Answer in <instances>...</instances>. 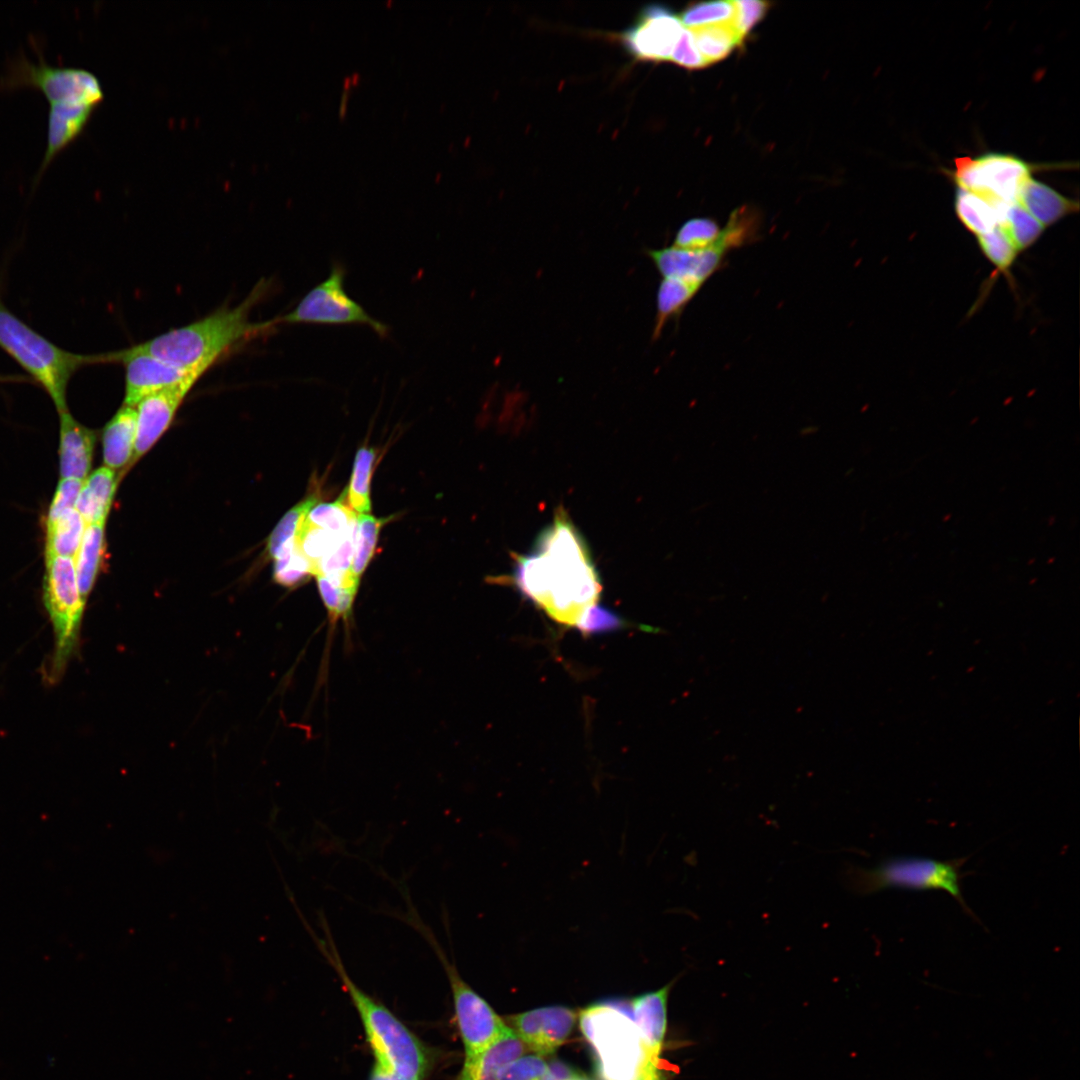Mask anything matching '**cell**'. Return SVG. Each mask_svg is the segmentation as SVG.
<instances>
[{"label": "cell", "mask_w": 1080, "mask_h": 1080, "mask_svg": "<svg viewBox=\"0 0 1080 1080\" xmlns=\"http://www.w3.org/2000/svg\"><path fill=\"white\" fill-rule=\"evenodd\" d=\"M512 578L547 615L576 627L601 592L584 540L562 510L538 536L532 553L517 558Z\"/></svg>", "instance_id": "obj_1"}, {"label": "cell", "mask_w": 1080, "mask_h": 1080, "mask_svg": "<svg viewBox=\"0 0 1080 1080\" xmlns=\"http://www.w3.org/2000/svg\"><path fill=\"white\" fill-rule=\"evenodd\" d=\"M268 288V282L261 280L239 305L223 307L204 318L134 346L173 366L204 374L233 347L277 325L274 319L260 323L250 321L253 307Z\"/></svg>", "instance_id": "obj_2"}, {"label": "cell", "mask_w": 1080, "mask_h": 1080, "mask_svg": "<svg viewBox=\"0 0 1080 1080\" xmlns=\"http://www.w3.org/2000/svg\"><path fill=\"white\" fill-rule=\"evenodd\" d=\"M322 936L309 929L319 952L338 975L361 1019L374 1061L386 1065L411 1080H424L431 1072L435 1056L387 1007L364 992L350 978L328 922L320 914Z\"/></svg>", "instance_id": "obj_3"}, {"label": "cell", "mask_w": 1080, "mask_h": 1080, "mask_svg": "<svg viewBox=\"0 0 1080 1080\" xmlns=\"http://www.w3.org/2000/svg\"><path fill=\"white\" fill-rule=\"evenodd\" d=\"M579 1025L601 1080H662L659 1068L646 1056L632 1016L623 1008L593 1004L580 1012Z\"/></svg>", "instance_id": "obj_4"}, {"label": "cell", "mask_w": 1080, "mask_h": 1080, "mask_svg": "<svg viewBox=\"0 0 1080 1080\" xmlns=\"http://www.w3.org/2000/svg\"><path fill=\"white\" fill-rule=\"evenodd\" d=\"M0 347L45 389L58 413L67 410V386L79 369L113 363L112 353L82 355L59 348L15 316L1 298Z\"/></svg>", "instance_id": "obj_5"}, {"label": "cell", "mask_w": 1080, "mask_h": 1080, "mask_svg": "<svg viewBox=\"0 0 1080 1080\" xmlns=\"http://www.w3.org/2000/svg\"><path fill=\"white\" fill-rule=\"evenodd\" d=\"M967 857L936 860L926 857L894 856L872 868L853 867L847 872L848 887L859 895L885 889L913 891L941 890L950 894L971 917L976 918L965 902L961 881L967 873L961 867Z\"/></svg>", "instance_id": "obj_6"}, {"label": "cell", "mask_w": 1080, "mask_h": 1080, "mask_svg": "<svg viewBox=\"0 0 1080 1080\" xmlns=\"http://www.w3.org/2000/svg\"><path fill=\"white\" fill-rule=\"evenodd\" d=\"M400 891L406 903V910L399 913L397 918L423 937L442 965L449 982L465 1057L473 1055L497 1038L508 1025L491 1005L461 977L454 960L449 959L431 928L419 916L407 887L401 886Z\"/></svg>", "instance_id": "obj_7"}, {"label": "cell", "mask_w": 1080, "mask_h": 1080, "mask_svg": "<svg viewBox=\"0 0 1080 1080\" xmlns=\"http://www.w3.org/2000/svg\"><path fill=\"white\" fill-rule=\"evenodd\" d=\"M45 558L43 601L54 633V649L45 673L48 683L56 684L76 650L86 601L79 590L74 558Z\"/></svg>", "instance_id": "obj_8"}, {"label": "cell", "mask_w": 1080, "mask_h": 1080, "mask_svg": "<svg viewBox=\"0 0 1080 1080\" xmlns=\"http://www.w3.org/2000/svg\"><path fill=\"white\" fill-rule=\"evenodd\" d=\"M37 61L21 53L9 59L0 89L33 88L47 99L49 107L81 105L97 108L104 99L102 85L89 70L47 63L38 47Z\"/></svg>", "instance_id": "obj_9"}, {"label": "cell", "mask_w": 1080, "mask_h": 1080, "mask_svg": "<svg viewBox=\"0 0 1080 1080\" xmlns=\"http://www.w3.org/2000/svg\"><path fill=\"white\" fill-rule=\"evenodd\" d=\"M345 268L333 264L329 276L312 288L288 314L278 317L276 324H362L370 326L379 336L386 337L388 326L370 316L346 293Z\"/></svg>", "instance_id": "obj_10"}, {"label": "cell", "mask_w": 1080, "mask_h": 1080, "mask_svg": "<svg viewBox=\"0 0 1080 1080\" xmlns=\"http://www.w3.org/2000/svg\"><path fill=\"white\" fill-rule=\"evenodd\" d=\"M953 180L958 188L975 193L994 205L1016 202L1031 167L1017 156L989 152L976 158L955 159Z\"/></svg>", "instance_id": "obj_11"}, {"label": "cell", "mask_w": 1080, "mask_h": 1080, "mask_svg": "<svg viewBox=\"0 0 1080 1080\" xmlns=\"http://www.w3.org/2000/svg\"><path fill=\"white\" fill-rule=\"evenodd\" d=\"M683 30L680 18L664 5L644 7L635 22L621 34L628 53L640 61H670Z\"/></svg>", "instance_id": "obj_12"}, {"label": "cell", "mask_w": 1080, "mask_h": 1080, "mask_svg": "<svg viewBox=\"0 0 1080 1080\" xmlns=\"http://www.w3.org/2000/svg\"><path fill=\"white\" fill-rule=\"evenodd\" d=\"M113 353L115 363H122L125 368L123 405L128 407L136 406L150 394L189 380L197 381L203 375L173 366L135 346Z\"/></svg>", "instance_id": "obj_13"}, {"label": "cell", "mask_w": 1080, "mask_h": 1080, "mask_svg": "<svg viewBox=\"0 0 1080 1080\" xmlns=\"http://www.w3.org/2000/svg\"><path fill=\"white\" fill-rule=\"evenodd\" d=\"M577 1013L565 1006H545L508 1018V1025L526 1047L539 1055L553 1053L571 1034Z\"/></svg>", "instance_id": "obj_14"}, {"label": "cell", "mask_w": 1080, "mask_h": 1080, "mask_svg": "<svg viewBox=\"0 0 1080 1080\" xmlns=\"http://www.w3.org/2000/svg\"><path fill=\"white\" fill-rule=\"evenodd\" d=\"M729 252L718 239L710 247L699 250L672 245L648 251L662 278L677 279L699 289L720 270Z\"/></svg>", "instance_id": "obj_15"}, {"label": "cell", "mask_w": 1080, "mask_h": 1080, "mask_svg": "<svg viewBox=\"0 0 1080 1080\" xmlns=\"http://www.w3.org/2000/svg\"><path fill=\"white\" fill-rule=\"evenodd\" d=\"M196 380H189L143 398L137 404L136 436L131 463L145 454L172 422Z\"/></svg>", "instance_id": "obj_16"}, {"label": "cell", "mask_w": 1080, "mask_h": 1080, "mask_svg": "<svg viewBox=\"0 0 1080 1080\" xmlns=\"http://www.w3.org/2000/svg\"><path fill=\"white\" fill-rule=\"evenodd\" d=\"M671 983L633 998L631 1014L649 1062L659 1068L667 1026V1002Z\"/></svg>", "instance_id": "obj_17"}, {"label": "cell", "mask_w": 1080, "mask_h": 1080, "mask_svg": "<svg viewBox=\"0 0 1080 1080\" xmlns=\"http://www.w3.org/2000/svg\"><path fill=\"white\" fill-rule=\"evenodd\" d=\"M95 110L80 105L49 107L46 149L33 180L34 186L41 180L54 158L83 133Z\"/></svg>", "instance_id": "obj_18"}, {"label": "cell", "mask_w": 1080, "mask_h": 1080, "mask_svg": "<svg viewBox=\"0 0 1080 1080\" xmlns=\"http://www.w3.org/2000/svg\"><path fill=\"white\" fill-rule=\"evenodd\" d=\"M59 416L60 476L84 481L92 464L95 432L77 422L68 410L59 413Z\"/></svg>", "instance_id": "obj_19"}, {"label": "cell", "mask_w": 1080, "mask_h": 1080, "mask_svg": "<svg viewBox=\"0 0 1080 1080\" xmlns=\"http://www.w3.org/2000/svg\"><path fill=\"white\" fill-rule=\"evenodd\" d=\"M525 1051L526 1045L508 1025L482 1050L465 1057L458 1080H497L503 1068Z\"/></svg>", "instance_id": "obj_20"}, {"label": "cell", "mask_w": 1080, "mask_h": 1080, "mask_svg": "<svg viewBox=\"0 0 1080 1080\" xmlns=\"http://www.w3.org/2000/svg\"><path fill=\"white\" fill-rule=\"evenodd\" d=\"M1017 203L1045 228L1078 211V203L1030 177L1021 187Z\"/></svg>", "instance_id": "obj_21"}, {"label": "cell", "mask_w": 1080, "mask_h": 1080, "mask_svg": "<svg viewBox=\"0 0 1080 1080\" xmlns=\"http://www.w3.org/2000/svg\"><path fill=\"white\" fill-rule=\"evenodd\" d=\"M136 436V409L122 406L103 431V461L116 471L131 463Z\"/></svg>", "instance_id": "obj_22"}, {"label": "cell", "mask_w": 1080, "mask_h": 1080, "mask_svg": "<svg viewBox=\"0 0 1080 1080\" xmlns=\"http://www.w3.org/2000/svg\"><path fill=\"white\" fill-rule=\"evenodd\" d=\"M117 483L116 472L106 466L95 470L83 482L75 509L86 525L105 522Z\"/></svg>", "instance_id": "obj_23"}, {"label": "cell", "mask_w": 1080, "mask_h": 1080, "mask_svg": "<svg viewBox=\"0 0 1080 1080\" xmlns=\"http://www.w3.org/2000/svg\"><path fill=\"white\" fill-rule=\"evenodd\" d=\"M103 523L86 525L80 546L74 557L76 575L82 598L91 592L105 553Z\"/></svg>", "instance_id": "obj_24"}, {"label": "cell", "mask_w": 1080, "mask_h": 1080, "mask_svg": "<svg viewBox=\"0 0 1080 1080\" xmlns=\"http://www.w3.org/2000/svg\"><path fill=\"white\" fill-rule=\"evenodd\" d=\"M85 528L86 523L75 508L64 511L55 521L46 525L45 557L74 558Z\"/></svg>", "instance_id": "obj_25"}, {"label": "cell", "mask_w": 1080, "mask_h": 1080, "mask_svg": "<svg viewBox=\"0 0 1080 1080\" xmlns=\"http://www.w3.org/2000/svg\"><path fill=\"white\" fill-rule=\"evenodd\" d=\"M1000 205H994L983 197L958 188L955 194V212L967 230L976 236L998 226Z\"/></svg>", "instance_id": "obj_26"}, {"label": "cell", "mask_w": 1080, "mask_h": 1080, "mask_svg": "<svg viewBox=\"0 0 1080 1080\" xmlns=\"http://www.w3.org/2000/svg\"><path fill=\"white\" fill-rule=\"evenodd\" d=\"M699 288L673 278H662L656 296V322L653 338H658L666 322L679 316L699 292Z\"/></svg>", "instance_id": "obj_27"}, {"label": "cell", "mask_w": 1080, "mask_h": 1080, "mask_svg": "<svg viewBox=\"0 0 1080 1080\" xmlns=\"http://www.w3.org/2000/svg\"><path fill=\"white\" fill-rule=\"evenodd\" d=\"M695 45L707 65L722 60L742 44L732 23L689 29Z\"/></svg>", "instance_id": "obj_28"}, {"label": "cell", "mask_w": 1080, "mask_h": 1080, "mask_svg": "<svg viewBox=\"0 0 1080 1080\" xmlns=\"http://www.w3.org/2000/svg\"><path fill=\"white\" fill-rule=\"evenodd\" d=\"M316 503L317 497L311 495L291 508L282 517L268 539L267 552L271 558L276 560L295 547L298 530L308 512Z\"/></svg>", "instance_id": "obj_29"}, {"label": "cell", "mask_w": 1080, "mask_h": 1080, "mask_svg": "<svg viewBox=\"0 0 1080 1080\" xmlns=\"http://www.w3.org/2000/svg\"><path fill=\"white\" fill-rule=\"evenodd\" d=\"M375 458V450L369 447H361L355 455L350 485L345 491L348 505L357 514L371 510L370 481Z\"/></svg>", "instance_id": "obj_30"}, {"label": "cell", "mask_w": 1080, "mask_h": 1080, "mask_svg": "<svg viewBox=\"0 0 1080 1080\" xmlns=\"http://www.w3.org/2000/svg\"><path fill=\"white\" fill-rule=\"evenodd\" d=\"M998 226L1005 231L1018 252L1031 247L1045 230V227L1017 202L1006 206Z\"/></svg>", "instance_id": "obj_31"}, {"label": "cell", "mask_w": 1080, "mask_h": 1080, "mask_svg": "<svg viewBox=\"0 0 1080 1080\" xmlns=\"http://www.w3.org/2000/svg\"><path fill=\"white\" fill-rule=\"evenodd\" d=\"M306 520L337 536H346L356 529L357 513L347 502L346 491L333 503L318 504L311 509Z\"/></svg>", "instance_id": "obj_32"}, {"label": "cell", "mask_w": 1080, "mask_h": 1080, "mask_svg": "<svg viewBox=\"0 0 1080 1080\" xmlns=\"http://www.w3.org/2000/svg\"><path fill=\"white\" fill-rule=\"evenodd\" d=\"M387 521V518H376L369 514H357L355 549L351 571L359 580L375 553L380 529Z\"/></svg>", "instance_id": "obj_33"}, {"label": "cell", "mask_w": 1080, "mask_h": 1080, "mask_svg": "<svg viewBox=\"0 0 1080 1080\" xmlns=\"http://www.w3.org/2000/svg\"><path fill=\"white\" fill-rule=\"evenodd\" d=\"M346 536H337L325 529L309 523L306 518L304 519L298 530L296 541L303 555L312 564L313 575L315 566L326 555H328Z\"/></svg>", "instance_id": "obj_34"}, {"label": "cell", "mask_w": 1080, "mask_h": 1080, "mask_svg": "<svg viewBox=\"0 0 1080 1080\" xmlns=\"http://www.w3.org/2000/svg\"><path fill=\"white\" fill-rule=\"evenodd\" d=\"M735 17L733 1H710L693 4L682 13L680 21L687 29L732 23Z\"/></svg>", "instance_id": "obj_35"}, {"label": "cell", "mask_w": 1080, "mask_h": 1080, "mask_svg": "<svg viewBox=\"0 0 1080 1080\" xmlns=\"http://www.w3.org/2000/svg\"><path fill=\"white\" fill-rule=\"evenodd\" d=\"M721 228L717 222L710 218H692L686 221L677 231L673 246L699 250L713 245Z\"/></svg>", "instance_id": "obj_36"}, {"label": "cell", "mask_w": 1080, "mask_h": 1080, "mask_svg": "<svg viewBox=\"0 0 1080 1080\" xmlns=\"http://www.w3.org/2000/svg\"><path fill=\"white\" fill-rule=\"evenodd\" d=\"M977 240L984 256L1000 272L1009 270L1017 257L1018 251L1000 226L978 235Z\"/></svg>", "instance_id": "obj_37"}, {"label": "cell", "mask_w": 1080, "mask_h": 1080, "mask_svg": "<svg viewBox=\"0 0 1080 1080\" xmlns=\"http://www.w3.org/2000/svg\"><path fill=\"white\" fill-rule=\"evenodd\" d=\"M311 575L312 564L303 555L298 544L290 555L275 560L274 580L282 586L296 587L307 581Z\"/></svg>", "instance_id": "obj_38"}, {"label": "cell", "mask_w": 1080, "mask_h": 1080, "mask_svg": "<svg viewBox=\"0 0 1080 1080\" xmlns=\"http://www.w3.org/2000/svg\"><path fill=\"white\" fill-rule=\"evenodd\" d=\"M316 579L330 622H336L340 618L347 619L351 615L357 591L338 588L323 576H316Z\"/></svg>", "instance_id": "obj_39"}, {"label": "cell", "mask_w": 1080, "mask_h": 1080, "mask_svg": "<svg viewBox=\"0 0 1080 1080\" xmlns=\"http://www.w3.org/2000/svg\"><path fill=\"white\" fill-rule=\"evenodd\" d=\"M549 1064L537 1053L521 1055L506 1065L497 1080H541Z\"/></svg>", "instance_id": "obj_40"}, {"label": "cell", "mask_w": 1080, "mask_h": 1080, "mask_svg": "<svg viewBox=\"0 0 1080 1080\" xmlns=\"http://www.w3.org/2000/svg\"><path fill=\"white\" fill-rule=\"evenodd\" d=\"M83 482L74 478H61L48 509L46 525L55 521L64 511L75 508Z\"/></svg>", "instance_id": "obj_41"}, {"label": "cell", "mask_w": 1080, "mask_h": 1080, "mask_svg": "<svg viewBox=\"0 0 1080 1080\" xmlns=\"http://www.w3.org/2000/svg\"><path fill=\"white\" fill-rule=\"evenodd\" d=\"M733 3L735 17L732 24L743 41L750 30L764 17L769 3L757 0H740Z\"/></svg>", "instance_id": "obj_42"}, {"label": "cell", "mask_w": 1080, "mask_h": 1080, "mask_svg": "<svg viewBox=\"0 0 1080 1080\" xmlns=\"http://www.w3.org/2000/svg\"><path fill=\"white\" fill-rule=\"evenodd\" d=\"M670 61L690 70L707 66L695 45L691 31L684 28L672 52Z\"/></svg>", "instance_id": "obj_43"}, {"label": "cell", "mask_w": 1080, "mask_h": 1080, "mask_svg": "<svg viewBox=\"0 0 1080 1080\" xmlns=\"http://www.w3.org/2000/svg\"><path fill=\"white\" fill-rule=\"evenodd\" d=\"M623 621L612 611L597 604L588 608L577 628L585 633L601 632L621 626Z\"/></svg>", "instance_id": "obj_44"}, {"label": "cell", "mask_w": 1080, "mask_h": 1080, "mask_svg": "<svg viewBox=\"0 0 1080 1080\" xmlns=\"http://www.w3.org/2000/svg\"><path fill=\"white\" fill-rule=\"evenodd\" d=\"M576 1072L561 1061H553L548 1066V1071L541 1080H567Z\"/></svg>", "instance_id": "obj_45"}, {"label": "cell", "mask_w": 1080, "mask_h": 1080, "mask_svg": "<svg viewBox=\"0 0 1080 1080\" xmlns=\"http://www.w3.org/2000/svg\"><path fill=\"white\" fill-rule=\"evenodd\" d=\"M369 1080H411L393 1071L384 1064L374 1061Z\"/></svg>", "instance_id": "obj_46"}, {"label": "cell", "mask_w": 1080, "mask_h": 1080, "mask_svg": "<svg viewBox=\"0 0 1080 1080\" xmlns=\"http://www.w3.org/2000/svg\"><path fill=\"white\" fill-rule=\"evenodd\" d=\"M22 380H24L23 377H19L17 375L16 376L15 375H0V382L22 381Z\"/></svg>", "instance_id": "obj_47"}, {"label": "cell", "mask_w": 1080, "mask_h": 1080, "mask_svg": "<svg viewBox=\"0 0 1080 1080\" xmlns=\"http://www.w3.org/2000/svg\"><path fill=\"white\" fill-rule=\"evenodd\" d=\"M567 1080H589V1079H587L586 1077H584V1076H582V1075H580V1074L576 1073V1074H574V1075H573L572 1077H570V1078H569V1079H567Z\"/></svg>", "instance_id": "obj_48"}]
</instances>
